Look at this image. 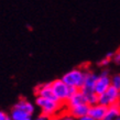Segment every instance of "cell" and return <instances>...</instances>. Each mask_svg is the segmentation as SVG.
<instances>
[{"label":"cell","mask_w":120,"mask_h":120,"mask_svg":"<svg viewBox=\"0 0 120 120\" xmlns=\"http://www.w3.org/2000/svg\"><path fill=\"white\" fill-rule=\"evenodd\" d=\"M35 105L41 109V112L43 116L51 118V117L56 116V113L60 111L61 107H62L63 102H61L57 99H50L41 97V96H37Z\"/></svg>","instance_id":"cell-1"},{"label":"cell","mask_w":120,"mask_h":120,"mask_svg":"<svg viewBox=\"0 0 120 120\" xmlns=\"http://www.w3.org/2000/svg\"><path fill=\"white\" fill-rule=\"evenodd\" d=\"M51 87L52 90H53V94H54L55 98L60 100L63 104H66L68 101L69 97L74 94V91H76V88L69 87L68 85L62 79H55L53 82H51Z\"/></svg>","instance_id":"cell-2"},{"label":"cell","mask_w":120,"mask_h":120,"mask_svg":"<svg viewBox=\"0 0 120 120\" xmlns=\"http://www.w3.org/2000/svg\"><path fill=\"white\" fill-rule=\"evenodd\" d=\"M85 74L86 71L82 68H73L66 72L62 76V79L65 82L69 87L80 89L84 85V80H85Z\"/></svg>","instance_id":"cell-3"},{"label":"cell","mask_w":120,"mask_h":120,"mask_svg":"<svg viewBox=\"0 0 120 120\" xmlns=\"http://www.w3.org/2000/svg\"><path fill=\"white\" fill-rule=\"evenodd\" d=\"M119 101V89L113 87L112 85L110 86L105 93L98 95V104L104 105L106 107L116 104Z\"/></svg>","instance_id":"cell-4"},{"label":"cell","mask_w":120,"mask_h":120,"mask_svg":"<svg viewBox=\"0 0 120 120\" xmlns=\"http://www.w3.org/2000/svg\"><path fill=\"white\" fill-rule=\"evenodd\" d=\"M110 86H111V77H110L108 71H102L98 75V79L96 82L95 93L97 95H100L105 93Z\"/></svg>","instance_id":"cell-5"},{"label":"cell","mask_w":120,"mask_h":120,"mask_svg":"<svg viewBox=\"0 0 120 120\" xmlns=\"http://www.w3.org/2000/svg\"><path fill=\"white\" fill-rule=\"evenodd\" d=\"M98 79V75L91 71H86L85 74V80H84L83 87L80 88L85 94L88 93H95V86H96V82Z\"/></svg>","instance_id":"cell-6"},{"label":"cell","mask_w":120,"mask_h":120,"mask_svg":"<svg viewBox=\"0 0 120 120\" xmlns=\"http://www.w3.org/2000/svg\"><path fill=\"white\" fill-rule=\"evenodd\" d=\"M89 107L90 106L88 104H80V105L72 106L68 107V113L71 116H73L76 119H79L84 116H87L88 111H89Z\"/></svg>","instance_id":"cell-7"},{"label":"cell","mask_w":120,"mask_h":120,"mask_svg":"<svg viewBox=\"0 0 120 120\" xmlns=\"http://www.w3.org/2000/svg\"><path fill=\"white\" fill-rule=\"evenodd\" d=\"M106 112H107V107L106 106L100 105V104H95V105H91L89 107L88 115L93 117L95 120H104Z\"/></svg>","instance_id":"cell-8"},{"label":"cell","mask_w":120,"mask_h":120,"mask_svg":"<svg viewBox=\"0 0 120 120\" xmlns=\"http://www.w3.org/2000/svg\"><path fill=\"white\" fill-rule=\"evenodd\" d=\"M35 95L44 97V98L56 99L54 94H53V90H52L51 83H43V84H40L39 86H37L35 87Z\"/></svg>","instance_id":"cell-9"},{"label":"cell","mask_w":120,"mask_h":120,"mask_svg":"<svg viewBox=\"0 0 120 120\" xmlns=\"http://www.w3.org/2000/svg\"><path fill=\"white\" fill-rule=\"evenodd\" d=\"M67 107H72V106L80 105V104H87V99H86V95L82 89H77L74 91V94L69 97L68 101L66 102Z\"/></svg>","instance_id":"cell-10"},{"label":"cell","mask_w":120,"mask_h":120,"mask_svg":"<svg viewBox=\"0 0 120 120\" xmlns=\"http://www.w3.org/2000/svg\"><path fill=\"white\" fill-rule=\"evenodd\" d=\"M13 107H15V108H18V109L22 110L23 112H26L29 117H31L33 113H34V109H35L32 102H30L29 100H26V98L19 99L18 101L15 104V106H13Z\"/></svg>","instance_id":"cell-11"},{"label":"cell","mask_w":120,"mask_h":120,"mask_svg":"<svg viewBox=\"0 0 120 120\" xmlns=\"http://www.w3.org/2000/svg\"><path fill=\"white\" fill-rule=\"evenodd\" d=\"M120 116V102H116L107 107V112L104 120H116Z\"/></svg>","instance_id":"cell-12"},{"label":"cell","mask_w":120,"mask_h":120,"mask_svg":"<svg viewBox=\"0 0 120 120\" xmlns=\"http://www.w3.org/2000/svg\"><path fill=\"white\" fill-rule=\"evenodd\" d=\"M86 95V99H87V104L89 106L95 105V104H98V95L96 93H88Z\"/></svg>","instance_id":"cell-13"},{"label":"cell","mask_w":120,"mask_h":120,"mask_svg":"<svg viewBox=\"0 0 120 120\" xmlns=\"http://www.w3.org/2000/svg\"><path fill=\"white\" fill-rule=\"evenodd\" d=\"M110 62H111V58H109L108 56H105L102 60L99 61V66H107Z\"/></svg>","instance_id":"cell-14"},{"label":"cell","mask_w":120,"mask_h":120,"mask_svg":"<svg viewBox=\"0 0 120 120\" xmlns=\"http://www.w3.org/2000/svg\"><path fill=\"white\" fill-rule=\"evenodd\" d=\"M112 61L116 63V64H120V50H118L117 52H115L113 57H112Z\"/></svg>","instance_id":"cell-15"},{"label":"cell","mask_w":120,"mask_h":120,"mask_svg":"<svg viewBox=\"0 0 120 120\" xmlns=\"http://www.w3.org/2000/svg\"><path fill=\"white\" fill-rule=\"evenodd\" d=\"M0 120H12L9 115H7L4 111H0Z\"/></svg>","instance_id":"cell-16"},{"label":"cell","mask_w":120,"mask_h":120,"mask_svg":"<svg viewBox=\"0 0 120 120\" xmlns=\"http://www.w3.org/2000/svg\"><path fill=\"white\" fill-rule=\"evenodd\" d=\"M61 120H77L76 118H74L73 116H71L69 113H67V115H65L64 117H62L61 118Z\"/></svg>","instance_id":"cell-17"},{"label":"cell","mask_w":120,"mask_h":120,"mask_svg":"<svg viewBox=\"0 0 120 120\" xmlns=\"http://www.w3.org/2000/svg\"><path fill=\"white\" fill-rule=\"evenodd\" d=\"M77 120H95L93 117H90L89 115H87V116H84L82 117V118H79V119H77Z\"/></svg>","instance_id":"cell-18"},{"label":"cell","mask_w":120,"mask_h":120,"mask_svg":"<svg viewBox=\"0 0 120 120\" xmlns=\"http://www.w3.org/2000/svg\"><path fill=\"white\" fill-rule=\"evenodd\" d=\"M34 120H49V118L42 115V116H40V117H38V118H35Z\"/></svg>","instance_id":"cell-19"},{"label":"cell","mask_w":120,"mask_h":120,"mask_svg":"<svg viewBox=\"0 0 120 120\" xmlns=\"http://www.w3.org/2000/svg\"><path fill=\"white\" fill-rule=\"evenodd\" d=\"M49 120H61V118H58V117H51V118H49Z\"/></svg>","instance_id":"cell-20"},{"label":"cell","mask_w":120,"mask_h":120,"mask_svg":"<svg viewBox=\"0 0 120 120\" xmlns=\"http://www.w3.org/2000/svg\"><path fill=\"white\" fill-rule=\"evenodd\" d=\"M21 120H32V119H31V117H28V118H24V119H21Z\"/></svg>","instance_id":"cell-21"},{"label":"cell","mask_w":120,"mask_h":120,"mask_svg":"<svg viewBox=\"0 0 120 120\" xmlns=\"http://www.w3.org/2000/svg\"><path fill=\"white\" fill-rule=\"evenodd\" d=\"M119 102H120V90H119Z\"/></svg>","instance_id":"cell-22"}]
</instances>
